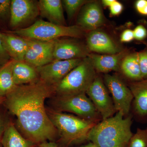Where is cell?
Instances as JSON below:
<instances>
[{
    "label": "cell",
    "mask_w": 147,
    "mask_h": 147,
    "mask_svg": "<svg viewBox=\"0 0 147 147\" xmlns=\"http://www.w3.org/2000/svg\"><path fill=\"white\" fill-rule=\"evenodd\" d=\"M55 93V86L39 79L31 84L16 86L5 96L4 103L16 117V128L25 138L37 145L55 142L59 138L45 105V100Z\"/></svg>",
    "instance_id": "cell-1"
},
{
    "label": "cell",
    "mask_w": 147,
    "mask_h": 147,
    "mask_svg": "<svg viewBox=\"0 0 147 147\" xmlns=\"http://www.w3.org/2000/svg\"><path fill=\"white\" fill-rule=\"evenodd\" d=\"M133 115L125 117L122 111L96 124L90 131L88 142L98 147H127L133 135L131 127Z\"/></svg>",
    "instance_id": "cell-2"
},
{
    "label": "cell",
    "mask_w": 147,
    "mask_h": 147,
    "mask_svg": "<svg viewBox=\"0 0 147 147\" xmlns=\"http://www.w3.org/2000/svg\"><path fill=\"white\" fill-rule=\"evenodd\" d=\"M47 115L57 131L58 143L71 147L88 142L90 130L98 123L46 107Z\"/></svg>",
    "instance_id": "cell-3"
},
{
    "label": "cell",
    "mask_w": 147,
    "mask_h": 147,
    "mask_svg": "<svg viewBox=\"0 0 147 147\" xmlns=\"http://www.w3.org/2000/svg\"><path fill=\"white\" fill-rule=\"evenodd\" d=\"M84 31L77 25L59 26L39 19L30 26L8 32L24 38L47 42L62 37L81 38Z\"/></svg>",
    "instance_id": "cell-4"
},
{
    "label": "cell",
    "mask_w": 147,
    "mask_h": 147,
    "mask_svg": "<svg viewBox=\"0 0 147 147\" xmlns=\"http://www.w3.org/2000/svg\"><path fill=\"white\" fill-rule=\"evenodd\" d=\"M96 75L90 58H84L55 86V95H68L86 93Z\"/></svg>",
    "instance_id": "cell-5"
},
{
    "label": "cell",
    "mask_w": 147,
    "mask_h": 147,
    "mask_svg": "<svg viewBox=\"0 0 147 147\" xmlns=\"http://www.w3.org/2000/svg\"><path fill=\"white\" fill-rule=\"evenodd\" d=\"M51 98V108L57 111L73 113L81 118L96 123L102 120L100 114L86 93L68 95H55Z\"/></svg>",
    "instance_id": "cell-6"
},
{
    "label": "cell",
    "mask_w": 147,
    "mask_h": 147,
    "mask_svg": "<svg viewBox=\"0 0 147 147\" xmlns=\"http://www.w3.org/2000/svg\"><path fill=\"white\" fill-rule=\"evenodd\" d=\"M103 82L112 94L117 113L122 111L125 117L130 115L133 96L128 86L117 75L106 74L103 77Z\"/></svg>",
    "instance_id": "cell-7"
},
{
    "label": "cell",
    "mask_w": 147,
    "mask_h": 147,
    "mask_svg": "<svg viewBox=\"0 0 147 147\" xmlns=\"http://www.w3.org/2000/svg\"><path fill=\"white\" fill-rule=\"evenodd\" d=\"M86 94L100 114L102 120L113 117L117 113L102 78L96 75Z\"/></svg>",
    "instance_id": "cell-8"
},
{
    "label": "cell",
    "mask_w": 147,
    "mask_h": 147,
    "mask_svg": "<svg viewBox=\"0 0 147 147\" xmlns=\"http://www.w3.org/2000/svg\"><path fill=\"white\" fill-rule=\"evenodd\" d=\"M39 15L38 1L35 0H11L9 25L13 29L23 28Z\"/></svg>",
    "instance_id": "cell-9"
},
{
    "label": "cell",
    "mask_w": 147,
    "mask_h": 147,
    "mask_svg": "<svg viewBox=\"0 0 147 147\" xmlns=\"http://www.w3.org/2000/svg\"><path fill=\"white\" fill-rule=\"evenodd\" d=\"M82 60L55 61L46 65L37 67L36 70L40 79L55 86L72 69L79 65Z\"/></svg>",
    "instance_id": "cell-10"
},
{
    "label": "cell",
    "mask_w": 147,
    "mask_h": 147,
    "mask_svg": "<svg viewBox=\"0 0 147 147\" xmlns=\"http://www.w3.org/2000/svg\"><path fill=\"white\" fill-rule=\"evenodd\" d=\"M26 39L28 47L24 61L37 68L55 61L54 49L55 40L45 42L28 38Z\"/></svg>",
    "instance_id": "cell-11"
},
{
    "label": "cell",
    "mask_w": 147,
    "mask_h": 147,
    "mask_svg": "<svg viewBox=\"0 0 147 147\" xmlns=\"http://www.w3.org/2000/svg\"><path fill=\"white\" fill-rule=\"evenodd\" d=\"M89 50L87 45L76 39L59 38L55 40V61L83 59L88 57Z\"/></svg>",
    "instance_id": "cell-12"
},
{
    "label": "cell",
    "mask_w": 147,
    "mask_h": 147,
    "mask_svg": "<svg viewBox=\"0 0 147 147\" xmlns=\"http://www.w3.org/2000/svg\"><path fill=\"white\" fill-rule=\"evenodd\" d=\"M101 6L97 2H88L81 8L77 18V26L84 31L97 30L104 24Z\"/></svg>",
    "instance_id": "cell-13"
},
{
    "label": "cell",
    "mask_w": 147,
    "mask_h": 147,
    "mask_svg": "<svg viewBox=\"0 0 147 147\" xmlns=\"http://www.w3.org/2000/svg\"><path fill=\"white\" fill-rule=\"evenodd\" d=\"M133 100L131 104L133 114L139 120L147 118V79L128 83Z\"/></svg>",
    "instance_id": "cell-14"
},
{
    "label": "cell",
    "mask_w": 147,
    "mask_h": 147,
    "mask_svg": "<svg viewBox=\"0 0 147 147\" xmlns=\"http://www.w3.org/2000/svg\"><path fill=\"white\" fill-rule=\"evenodd\" d=\"M87 46L89 51L115 55L121 52L110 37L104 32L95 30L87 34Z\"/></svg>",
    "instance_id": "cell-15"
},
{
    "label": "cell",
    "mask_w": 147,
    "mask_h": 147,
    "mask_svg": "<svg viewBox=\"0 0 147 147\" xmlns=\"http://www.w3.org/2000/svg\"><path fill=\"white\" fill-rule=\"evenodd\" d=\"M3 46L11 58L16 61H24L28 45L26 38L16 35L0 32Z\"/></svg>",
    "instance_id": "cell-16"
},
{
    "label": "cell",
    "mask_w": 147,
    "mask_h": 147,
    "mask_svg": "<svg viewBox=\"0 0 147 147\" xmlns=\"http://www.w3.org/2000/svg\"><path fill=\"white\" fill-rule=\"evenodd\" d=\"M126 56L125 51H121L115 55H100L90 54L88 57L96 71L100 73L119 71L120 64Z\"/></svg>",
    "instance_id": "cell-17"
},
{
    "label": "cell",
    "mask_w": 147,
    "mask_h": 147,
    "mask_svg": "<svg viewBox=\"0 0 147 147\" xmlns=\"http://www.w3.org/2000/svg\"><path fill=\"white\" fill-rule=\"evenodd\" d=\"M39 14L48 22L59 26H66L63 7L60 0H40Z\"/></svg>",
    "instance_id": "cell-18"
},
{
    "label": "cell",
    "mask_w": 147,
    "mask_h": 147,
    "mask_svg": "<svg viewBox=\"0 0 147 147\" xmlns=\"http://www.w3.org/2000/svg\"><path fill=\"white\" fill-rule=\"evenodd\" d=\"M12 74L13 81L16 86L31 84L40 79L36 68L24 61H15Z\"/></svg>",
    "instance_id": "cell-19"
},
{
    "label": "cell",
    "mask_w": 147,
    "mask_h": 147,
    "mask_svg": "<svg viewBox=\"0 0 147 147\" xmlns=\"http://www.w3.org/2000/svg\"><path fill=\"white\" fill-rule=\"evenodd\" d=\"M1 144L2 147H38V145L25 138L11 121L7 124Z\"/></svg>",
    "instance_id": "cell-20"
},
{
    "label": "cell",
    "mask_w": 147,
    "mask_h": 147,
    "mask_svg": "<svg viewBox=\"0 0 147 147\" xmlns=\"http://www.w3.org/2000/svg\"><path fill=\"white\" fill-rule=\"evenodd\" d=\"M120 70L130 80L129 82H138L143 79L139 66L138 54L126 55L121 62Z\"/></svg>",
    "instance_id": "cell-21"
},
{
    "label": "cell",
    "mask_w": 147,
    "mask_h": 147,
    "mask_svg": "<svg viewBox=\"0 0 147 147\" xmlns=\"http://www.w3.org/2000/svg\"><path fill=\"white\" fill-rule=\"evenodd\" d=\"M15 61L10 60L0 67V96L5 97L16 86L13 81L12 69Z\"/></svg>",
    "instance_id": "cell-22"
},
{
    "label": "cell",
    "mask_w": 147,
    "mask_h": 147,
    "mask_svg": "<svg viewBox=\"0 0 147 147\" xmlns=\"http://www.w3.org/2000/svg\"><path fill=\"white\" fill-rule=\"evenodd\" d=\"M127 147H147V128H137L136 133L129 139Z\"/></svg>",
    "instance_id": "cell-23"
},
{
    "label": "cell",
    "mask_w": 147,
    "mask_h": 147,
    "mask_svg": "<svg viewBox=\"0 0 147 147\" xmlns=\"http://www.w3.org/2000/svg\"><path fill=\"white\" fill-rule=\"evenodd\" d=\"M85 0H63L62 1L63 5L65 9L67 17L71 19L80 8L88 2Z\"/></svg>",
    "instance_id": "cell-24"
},
{
    "label": "cell",
    "mask_w": 147,
    "mask_h": 147,
    "mask_svg": "<svg viewBox=\"0 0 147 147\" xmlns=\"http://www.w3.org/2000/svg\"><path fill=\"white\" fill-rule=\"evenodd\" d=\"M138 57L142 78L147 79V51L138 53Z\"/></svg>",
    "instance_id": "cell-25"
},
{
    "label": "cell",
    "mask_w": 147,
    "mask_h": 147,
    "mask_svg": "<svg viewBox=\"0 0 147 147\" xmlns=\"http://www.w3.org/2000/svg\"><path fill=\"white\" fill-rule=\"evenodd\" d=\"M11 1L0 0V18H6L10 15Z\"/></svg>",
    "instance_id": "cell-26"
},
{
    "label": "cell",
    "mask_w": 147,
    "mask_h": 147,
    "mask_svg": "<svg viewBox=\"0 0 147 147\" xmlns=\"http://www.w3.org/2000/svg\"><path fill=\"white\" fill-rule=\"evenodd\" d=\"M11 58L3 46L0 37V67L10 60Z\"/></svg>",
    "instance_id": "cell-27"
},
{
    "label": "cell",
    "mask_w": 147,
    "mask_h": 147,
    "mask_svg": "<svg viewBox=\"0 0 147 147\" xmlns=\"http://www.w3.org/2000/svg\"><path fill=\"white\" fill-rule=\"evenodd\" d=\"M134 38L138 40L144 39L147 36V32L144 27L142 25L137 26L133 31Z\"/></svg>",
    "instance_id": "cell-28"
},
{
    "label": "cell",
    "mask_w": 147,
    "mask_h": 147,
    "mask_svg": "<svg viewBox=\"0 0 147 147\" xmlns=\"http://www.w3.org/2000/svg\"><path fill=\"white\" fill-rule=\"evenodd\" d=\"M109 7L110 13L113 16H117L120 14L123 9L122 4L116 0Z\"/></svg>",
    "instance_id": "cell-29"
},
{
    "label": "cell",
    "mask_w": 147,
    "mask_h": 147,
    "mask_svg": "<svg viewBox=\"0 0 147 147\" xmlns=\"http://www.w3.org/2000/svg\"><path fill=\"white\" fill-rule=\"evenodd\" d=\"M136 9L142 15H147V0H139L135 4Z\"/></svg>",
    "instance_id": "cell-30"
},
{
    "label": "cell",
    "mask_w": 147,
    "mask_h": 147,
    "mask_svg": "<svg viewBox=\"0 0 147 147\" xmlns=\"http://www.w3.org/2000/svg\"><path fill=\"white\" fill-rule=\"evenodd\" d=\"M133 31L131 30H126L124 31L121 35V41L122 42H129L134 39Z\"/></svg>",
    "instance_id": "cell-31"
},
{
    "label": "cell",
    "mask_w": 147,
    "mask_h": 147,
    "mask_svg": "<svg viewBox=\"0 0 147 147\" xmlns=\"http://www.w3.org/2000/svg\"><path fill=\"white\" fill-rule=\"evenodd\" d=\"M9 121H7L2 113L0 111V144L4 132Z\"/></svg>",
    "instance_id": "cell-32"
},
{
    "label": "cell",
    "mask_w": 147,
    "mask_h": 147,
    "mask_svg": "<svg viewBox=\"0 0 147 147\" xmlns=\"http://www.w3.org/2000/svg\"><path fill=\"white\" fill-rule=\"evenodd\" d=\"M38 147H66L58 144L55 142H45L40 143L38 145Z\"/></svg>",
    "instance_id": "cell-33"
},
{
    "label": "cell",
    "mask_w": 147,
    "mask_h": 147,
    "mask_svg": "<svg viewBox=\"0 0 147 147\" xmlns=\"http://www.w3.org/2000/svg\"><path fill=\"white\" fill-rule=\"evenodd\" d=\"M115 1V0H103L102 1V3L105 7H110Z\"/></svg>",
    "instance_id": "cell-34"
},
{
    "label": "cell",
    "mask_w": 147,
    "mask_h": 147,
    "mask_svg": "<svg viewBox=\"0 0 147 147\" xmlns=\"http://www.w3.org/2000/svg\"><path fill=\"white\" fill-rule=\"evenodd\" d=\"M77 147H98L95 144L91 142H89V143L86 144L81 145Z\"/></svg>",
    "instance_id": "cell-35"
},
{
    "label": "cell",
    "mask_w": 147,
    "mask_h": 147,
    "mask_svg": "<svg viewBox=\"0 0 147 147\" xmlns=\"http://www.w3.org/2000/svg\"><path fill=\"white\" fill-rule=\"evenodd\" d=\"M5 96H0V105L1 104H2L3 103H4V102L5 100Z\"/></svg>",
    "instance_id": "cell-36"
},
{
    "label": "cell",
    "mask_w": 147,
    "mask_h": 147,
    "mask_svg": "<svg viewBox=\"0 0 147 147\" xmlns=\"http://www.w3.org/2000/svg\"><path fill=\"white\" fill-rule=\"evenodd\" d=\"M0 147H2V145L1 144V143L0 144Z\"/></svg>",
    "instance_id": "cell-37"
},
{
    "label": "cell",
    "mask_w": 147,
    "mask_h": 147,
    "mask_svg": "<svg viewBox=\"0 0 147 147\" xmlns=\"http://www.w3.org/2000/svg\"></svg>",
    "instance_id": "cell-38"
}]
</instances>
